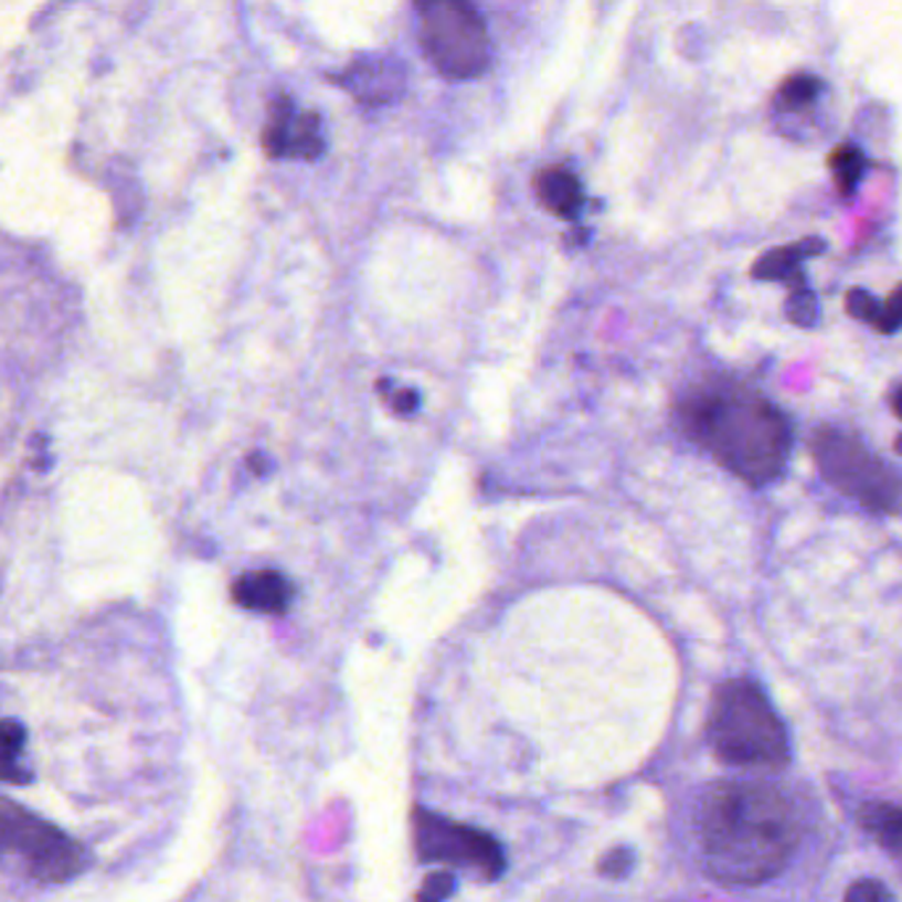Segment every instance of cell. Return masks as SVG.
I'll use <instances>...</instances> for the list:
<instances>
[{"mask_svg":"<svg viewBox=\"0 0 902 902\" xmlns=\"http://www.w3.org/2000/svg\"><path fill=\"white\" fill-rule=\"evenodd\" d=\"M694 837L708 877L755 887L784 871L799 839L789 799L757 778L704 786L694 805Z\"/></svg>","mask_w":902,"mask_h":902,"instance_id":"6da1fadb","label":"cell"},{"mask_svg":"<svg viewBox=\"0 0 902 902\" xmlns=\"http://www.w3.org/2000/svg\"><path fill=\"white\" fill-rule=\"evenodd\" d=\"M683 433L723 470L752 488L773 484L792 449V427L757 391L712 383L691 391L676 410Z\"/></svg>","mask_w":902,"mask_h":902,"instance_id":"7a4b0ae2","label":"cell"},{"mask_svg":"<svg viewBox=\"0 0 902 902\" xmlns=\"http://www.w3.org/2000/svg\"><path fill=\"white\" fill-rule=\"evenodd\" d=\"M708 742L718 760L736 768L778 771L789 763V736L765 691L731 678L712 691Z\"/></svg>","mask_w":902,"mask_h":902,"instance_id":"3957f363","label":"cell"},{"mask_svg":"<svg viewBox=\"0 0 902 902\" xmlns=\"http://www.w3.org/2000/svg\"><path fill=\"white\" fill-rule=\"evenodd\" d=\"M810 449L826 484L842 491L845 497L858 499L873 512H902V478L892 465L868 449L863 441L831 427H818Z\"/></svg>","mask_w":902,"mask_h":902,"instance_id":"277c9868","label":"cell"},{"mask_svg":"<svg viewBox=\"0 0 902 902\" xmlns=\"http://www.w3.org/2000/svg\"><path fill=\"white\" fill-rule=\"evenodd\" d=\"M420 43L449 79H473L491 64V43L473 0H415Z\"/></svg>","mask_w":902,"mask_h":902,"instance_id":"5b68a950","label":"cell"},{"mask_svg":"<svg viewBox=\"0 0 902 902\" xmlns=\"http://www.w3.org/2000/svg\"><path fill=\"white\" fill-rule=\"evenodd\" d=\"M0 850L17 852L38 881L61 884L83 873L85 850L70 834L0 797Z\"/></svg>","mask_w":902,"mask_h":902,"instance_id":"8992f818","label":"cell"},{"mask_svg":"<svg viewBox=\"0 0 902 902\" xmlns=\"http://www.w3.org/2000/svg\"><path fill=\"white\" fill-rule=\"evenodd\" d=\"M412 826L415 850L423 863H452L470 871L475 868L484 879H499L505 873L507 858L491 834L457 824L425 807H417Z\"/></svg>","mask_w":902,"mask_h":902,"instance_id":"52a82bcc","label":"cell"},{"mask_svg":"<svg viewBox=\"0 0 902 902\" xmlns=\"http://www.w3.org/2000/svg\"><path fill=\"white\" fill-rule=\"evenodd\" d=\"M264 151L273 159H317L325 140L317 114H294L290 100H277L262 135Z\"/></svg>","mask_w":902,"mask_h":902,"instance_id":"ba28073f","label":"cell"},{"mask_svg":"<svg viewBox=\"0 0 902 902\" xmlns=\"http://www.w3.org/2000/svg\"><path fill=\"white\" fill-rule=\"evenodd\" d=\"M406 72L396 59H359L343 74V87L362 104L383 106L404 93Z\"/></svg>","mask_w":902,"mask_h":902,"instance_id":"9c48e42d","label":"cell"},{"mask_svg":"<svg viewBox=\"0 0 902 902\" xmlns=\"http://www.w3.org/2000/svg\"><path fill=\"white\" fill-rule=\"evenodd\" d=\"M233 599L248 613L283 615L294 602V583L277 570H254L233 583Z\"/></svg>","mask_w":902,"mask_h":902,"instance_id":"30bf717a","label":"cell"},{"mask_svg":"<svg viewBox=\"0 0 902 902\" xmlns=\"http://www.w3.org/2000/svg\"><path fill=\"white\" fill-rule=\"evenodd\" d=\"M824 248L826 243L820 237H805V241L792 243V246L773 248L765 256H760L755 267H752V277H757V280H784L795 285V288H803V262L818 256Z\"/></svg>","mask_w":902,"mask_h":902,"instance_id":"8fae6325","label":"cell"},{"mask_svg":"<svg viewBox=\"0 0 902 902\" xmlns=\"http://www.w3.org/2000/svg\"><path fill=\"white\" fill-rule=\"evenodd\" d=\"M535 195L541 206L562 220H575L583 206V188L573 172L562 167H549L535 178Z\"/></svg>","mask_w":902,"mask_h":902,"instance_id":"7c38bea8","label":"cell"},{"mask_svg":"<svg viewBox=\"0 0 902 902\" xmlns=\"http://www.w3.org/2000/svg\"><path fill=\"white\" fill-rule=\"evenodd\" d=\"M26 744L24 725L13 718L0 721V782L9 784H30L32 771L22 765Z\"/></svg>","mask_w":902,"mask_h":902,"instance_id":"4fadbf2b","label":"cell"},{"mask_svg":"<svg viewBox=\"0 0 902 902\" xmlns=\"http://www.w3.org/2000/svg\"><path fill=\"white\" fill-rule=\"evenodd\" d=\"M860 826L879 839L881 847L892 850L902 839V807L892 803H866L858 813Z\"/></svg>","mask_w":902,"mask_h":902,"instance_id":"5bb4252c","label":"cell"},{"mask_svg":"<svg viewBox=\"0 0 902 902\" xmlns=\"http://www.w3.org/2000/svg\"><path fill=\"white\" fill-rule=\"evenodd\" d=\"M829 169L834 174V182H837L839 193L852 195L860 178H863V172H866V156L860 148H855V146H839L837 151L829 156Z\"/></svg>","mask_w":902,"mask_h":902,"instance_id":"9a60e30c","label":"cell"},{"mask_svg":"<svg viewBox=\"0 0 902 902\" xmlns=\"http://www.w3.org/2000/svg\"><path fill=\"white\" fill-rule=\"evenodd\" d=\"M820 93V79L813 74H797V77L786 79L778 91V104L784 108H797L805 104H813Z\"/></svg>","mask_w":902,"mask_h":902,"instance_id":"2e32d148","label":"cell"},{"mask_svg":"<svg viewBox=\"0 0 902 902\" xmlns=\"http://www.w3.org/2000/svg\"><path fill=\"white\" fill-rule=\"evenodd\" d=\"M786 317H789L792 325L797 328H813L818 322V298L813 290L795 288L786 298Z\"/></svg>","mask_w":902,"mask_h":902,"instance_id":"e0dca14e","label":"cell"},{"mask_svg":"<svg viewBox=\"0 0 902 902\" xmlns=\"http://www.w3.org/2000/svg\"><path fill=\"white\" fill-rule=\"evenodd\" d=\"M873 328L884 336H892V332L902 330V283L892 290L890 298L879 307L877 320H873Z\"/></svg>","mask_w":902,"mask_h":902,"instance_id":"ac0fdd59","label":"cell"},{"mask_svg":"<svg viewBox=\"0 0 902 902\" xmlns=\"http://www.w3.org/2000/svg\"><path fill=\"white\" fill-rule=\"evenodd\" d=\"M845 902H894V898L890 887L881 884L879 879H858L847 890Z\"/></svg>","mask_w":902,"mask_h":902,"instance_id":"d6986e66","label":"cell"},{"mask_svg":"<svg viewBox=\"0 0 902 902\" xmlns=\"http://www.w3.org/2000/svg\"><path fill=\"white\" fill-rule=\"evenodd\" d=\"M879 307L881 301H877V298L863 288H852L850 294H847V311H850V317H855V320H866L873 325L879 315Z\"/></svg>","mask_w":902,"mask_h":902,"instance_id":"ffe728a7","label":"cell"},{"mask_svg":"<svg viewBox=\"0 0 902 902\" xmlns=\"http://www.w3.org/2000/svg\"><path fill=\"white\" fill-rule=\"evenodd\" d=\"M634 860H636V855L630 847H615V850H609L605 858H602L599 871L609 879H620V877H626L630 868H634Z\"/></svg>","mask_w":902,"mask_h":902,"instance_id":"44dd1931","label":"cell"},{"mask_svg":"<svg viewBox=\"0 0 902 902\" xmlns=\"http://www.w3.org/2000/svg\"><path fill=\"white\" fill-rule=\"evenodd\" d=\"M454 890V879L452 873H433L431 879L425 881V890L420 894V902H441L444 898H449Z\"/></svg>","mask_w":902,"mask_h":902,"instance_id":"7402d4cb","label":"cell"},{"mask_svg":"<svg viewBox=\"0 0 902 902\" xmlns=\"http://www.w3.org/2000/svg\"><path fill=\"white\" fill-rule=\"evenodd\" d=\"M391 404L399 415H406V412H415L417 406V393L415 391H399L391 393Z\"/></svg>","mask_w":902,"mask_h":902,"instance_id":"603a6c76","label":"cell"},{"mask_svg":"<svg viewBox=\"0 0 902 902\" xmlns=\"http://www.w3.org/2000/svg\"><path fill=\"white\" fill-rule=\"evenodd\" d=\"M892 410H894V415L902 420V385L892 393Z\"/></svg>","mask_w":902,"mask_h":902,"instance_id":"cb8c5ba5","label":"cell"},{"mask_svg":"<svg viewBox=\"0 0 902 902\" xmlns=\"http://www.w3.org/2000/svg\"><path fill=\"white\" fill-rule=\"evenodd\" d=\"M890 852H892V858H898V860H900V863H902V839H900V842H898V845H894V847H892V850H890Z\"/></svg>","mask_w":902,"mask_h":902,"instance_id":"d4e9b609","label":"cell"},{"mask_svg":"<svg viewBox=\"0 0 902 902\" xmlns=\"http://www.w3.org/2000/svg\"><path fill=\"white\" fill-rule=\"evenodd\" d=\"M894 452L902 454V436H898V441H894Z\"/></svg>","mask_w":902,"mask_h":902,"instance_id":"484cf974","label":"cell"}]
</instances>
